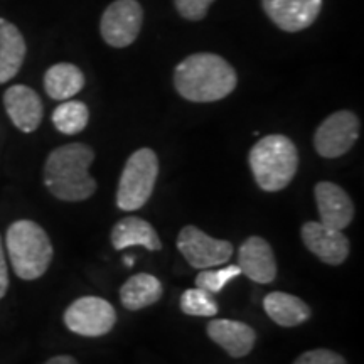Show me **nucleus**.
Masks as SVG:
<instances>
[{
  "mask_svg": "<svg viewBox=\"0 0 364 364\" xmlns=\"http://www.w3.org/2000/svg\"><path fill=\"white\" fill-rule=\"evenodd\" d=\"M359 139V120L353 112L332 113L318 125L314 135V147L326 159H338L353 149Z\"/></svg>",
  "mask_w": 364,
  "mask_h": 364,
  "instance_id": "1a4fd4ad",
  "label": "nucleus"
},
{
  "mask_svg": "<svg viewBox=\"0 0 364 364\" xmlns=\"http://www.w3.org/2000/svg\"><path fill=\"white\" fill-rule=\"evenodd\" d=\"M314 194L322 225L341 231L351 225L354 220V203L341 186L322 181L316 186Z\"/></svg>",
  "mask_w": 364,
  "mask_h": 364,
  "instance_id": "ddd939ff",
  "label": "nucleus"
},
{
  "mask_svg": "<svg viewBox=\"0 0 364 364\" xmlns=\"http://www.w3.org/2000/svg\"><path fill=\"white\" fill-rule=\"evenodd\" d=\"M7 290H9V270H7L6 253H4L2 236H0V299L6 297Z\"/></svg>",
  "mask_w": 364,
  "mask_h": 364,
  "instance_id": "a878e982",
  "label": "nucleus"
},
{
  "mask_svg": "<svg viewBox=\"0 0 364 364\" xmlns=\"http://www.w3.org/2000/svg\"><path fill=\"white\" fill-rule=\"evenodd\" d=\"M6 245L14 273L22 280H36L53 262V243L38 223L19 220L9 226Z\"/></svg>",
  "mask_w": 364,
  "mask_h": 364,
  "instance_id": "20e7f679",
  "label": "nucleus"
},
{
  "mask_svg": "<svg viewBox=\"0 0 364 364\" xmlns=\"http://www.w3.org/2000/svg\"><path fill=\"white\" fill-rule=\"evenodd\" d=\"M250 169L258 188L277 193L292 182L299 169V150L289 136L267 135L250 150Z\"/></svg>",
  "mask_w": 364,
  "mask_h": 364,
  "instance_id": "7ed1b4c3",
  "label": "nucleus"
},
{
  "mask_svg": "<svg viewBox=\"0 0 364 364\" xmlns=\"http://www.w3.org/2000/svg\"><path fill=\"white\" fill-rule=\"evenodd\" d=\"M215 0H174V6L181 17L188 21H203L206 17L208 9Z\"/></svg>",
  "mask_w": 364,
  "mask_h": 364,
  "instance_id": "b1692460",
  "label": "nucleus"
},
{
  "mask_svg": "<svg viewBox=\"0 0 364 364\" xmlns=\"http://www.w3.org/2000/svg\"><path fill=\"white\" fill-rule=\"evenodd\" d=\"M263 309L275 324L295 327L304 324L311 317V307L302 299L285 292H272L263 299Z\"/></svg>",
  "mask_w": 364,
  "mask_h": 364,
  "instance_id": "a211bd4d",
  "label": "nucleus"
},
{
  "mask_svg": "<svg viewBox=\"0 0 364 364\" xmlns=\"http://www.w3.org/2000/svg\"><path fill=\"white\" fill-rule=\"evenodd\" d=\"M181 309L188 316L213 317L218 314V302L208 290L196 287V289H189L182 294Z\"/></svg>",
  "mask_w": 364,
  "mask_h": 364,
  "instance_id": "4be33fe9",
  "label": "nucleus"
},
{
  "mask_svg": "<svg viewBox=\"0 0 364 364\" xmlns=\"http://www.w3.org/2000/svg\"><path fill=\"white\" fill-rule=\"evenodd\" d=\"M238 83L235 68L213 53L191 54L177 65L174 86L182 98L211 103L231 95Z\"/></svg>",
  "mask_w": 364,
  "mask_h": 364,
  "instance_id": "f03ea898",
  "label": "nucleus"
},
{
  "mask_svg": "<svg viewBox=\"0 0 364 364\" xmlns=\"http://www.w3.org/2000/svg\"><path fill=\"white\" fill-rule=\"evenodd\" d=\"M90 110L83 102L66 100L53 112V124L58 132L65 135H76L88 125Z\"/></svg>",
  "mask_w": 364,
  "mask_h": 364,
  "instance_id": "412c9836",
  "label": "nucleus"
},
{
  "mask_svg": "<svg viewBox=\"0 0 364 364\" xmlns=\"http://www.w3.org/2000/svg\"><path fill=\"white\" fill-rule=\"evenodd\" d=\"M4 107L12 124L24 134L39 129L44 107L39 95L26 85H14L4 93Z\"/></svg>",
  "mask_w": 364,
  "mask_h": 364,
  "instance_id": "f8f14e48",
  "label": "nucleus"
},
{
  "mask_svg": "<svg viewBox=\"0 0 364 364\" xmlns=\"http://www.w3.org/2000/svg\"><path fill=\"white\" fill-rule=\"evenodd\" d=\"M125 265H127V267H132V265H134V258L125 257Z\"/></svg>",
  "mask_w": 364,
  "mask_h": 364,
  "instance_id": "cd10ccee",
  "label": "nucleus"
},
{
  "mask_svg": "<svg viewBox=\"0 0 364 364\" xmlns=\"http://www.w3.org/2000/svg\"><path fill=\"white\" fill-rule=\"evenodd\" d=\"M177 250L198 270L225 265L233 257V245L230 241L211 238L196 226L182 228L177 236Z\"/></svg>",
  "mask_w": 364,
  "mask_h": 364,
  "instance_id": "0eeeda50",
  "label": "nucleus"
},
{
  "mask_svg": "<svg viewBox=\"0 0 364 364\" xmlns=\"http://www.w3.org/2000/svg\"><path fill=\"white\" fill-rule=\"evenodd\" d=\"M159 159L152 149H139L127 161L117 191V206L122 211H136L147 204L156 188Z\"/></svg>",
  "mask_w": 364,
  "mask_h": 364,
  "instance_id": "39448f33",
  "label": "nucleus"
},
{
  "mask_svg": "<svg viewBox=\"0 0 364 364\" xmlns=\"http://www.w3.org/2000/svg\"><path fill=\"white\" fill-rule=\"evenodd\" d=\"M302 241L309 252L327 265L338 267L349 255V240L343 231L322 225L321 221H307L302 226Z\"/></svg>",
  "mask_w": 364,
  "mask_h": 364,
  "instance_id": "9b49d317",
  "label": "nucleus"
},
{
  "mask_svg": "<svg viewBox=\"0 0 364 364\" xmlns=\"http://www.w3.org/2000/svg\"><path fill=\"white\" fill-rule=\"evenodd\" d=\"M142 22L144 12L136 0H115L103 12L100 33L112 48H127L139 38Z\"/></svg>",
  "mask_w": 364,
  "mask_h": 364,
  "instance_id": "6e6552de",
  "label": "nucleus"
},
{
  "mask_svg": "<svg viewBox=\"0 0 364 364\" xmlns=\"http://www.w3.org/2000/svg\"><path fill=\"white\" fill-rule=\"evenodd\" d=\"M85 86V75L78 66L71 63H58L44 75V90L49 98L66 102L78 95Z\"/></svg>",
  "mask_w": 364,
  "mask_h": 364,
  "instance_id": "aec40b11",
  "label": "nucleus"
},
{
  "mask_svg": "<svg viewBox=\"0 0 364 364\" xmlns=\"http://www.w3.org/2000/svg\"><path fill=\"white\" fill-rule=\"evenodd\" d=\"M93 161L95 150L86 144L54 149L44 164V186L59 201H86L97 191V181L88 172Z\"/></svg>",
  "mask_w": 364,
  "mask_h": 364,
  "instance_id": "f257e3e1",
  "label": "nucleus"
},
{
  "mask_svg": "<svg viewBox=\"0 0 364 364\" xmlns=\"http://www.w3.org/2000/svg\"><path fill=\"white\" fill-rule=\"evenodd\" d=\"M115 322V309L102 297H81L75 300L65 312L68 329L85 338H100L108 334Z\"/></svg>",
  "mask_w": 364,
  "mask_h": 364,
  "instance_id": "423d86ee",
  "label": "nucleus"
},
{
  "mask_svg": "<svg viewBox=\"0 0 364 364\" xmlns=\"http://www.w3.org/2000/svg\"><path fill=\"white\" fill-rule=\"evenodd\" d=\"M294 364H348L341 354L329 351V349H314L307 351L295 359Z\"/></svg>",
  "mask_w": 364,
  "mask_h": 364,
  "instance_id": "393cba45",
  "label": "nucleus"
},
{
  "mask_svg": "<svg viewBox=\"0 0 364 364\" xmlns=\"http://www.w3.org/2000/svg\"><path fill=\"white\" fill-rule=\"evenodd\" d=\"M112 245L115 250H125L129 247H144L149 252H161L162 243L154 226L142 218H124L113 226Z\"/></svg>",
  "mask_w": 364,
  "mask_h": 364,
  "instance_id": "dca6fc26",
  "label": "nucleus"
},
{
  "mask_svg": "<svg viewBox=\"0 0 364 364\" xmlns=\"http://www.w3.org/2000/svg\"><path fill=\"white\" fill-rule=\"evenodd\" d=\"M46 364H78V361L71 356H54Z\"/></svg>",
  "mask_w": 364,
  "mask_h": 364,
  "instance_id": "bb28decb",
  "label": "nucleus"
},
{
  "mask_svg": "<svg viewBox=\"0 0 364 364\" xmlns=\"http://www.w3.org/2000/svg\"><path fill=\"white\" fill-rule=\"evenodd\" d=\"M164 294V287L157 277L150 273H136L125 282L120 289L122 306L127 311H140L159 302Z\"/></svg>",
  "mask_w": 364,
  "mask_h": 364,
  "instance_id": "6ab92c4d",
  "label": "nucleus"
},
{
  "mask_svg": "<svg viewBox=\"0 0 364 364\" xmlns=\"http://www.w3.org/2000/svg\"><path fill=\"white\" fill-rule=\"evenodd\" d=\"M238 267L243 275L257 284H270L277 277V262L267 240L250 236L238 250Z\"/></svg>",
  "mask_w": 364,
  "mask_h": 364,
  "instance_id": "4468645a",
  "label": "nucleus"
},
{
  "mask_svg": "<svg viewBox=\"0 0 364 364\" xmlns=\"http://www.w3.org/2000/svg\"><path fill=\"white\" fill-rule=\"evenodd\" d=\"M273 24L285 33H300L317 21L322 0H262Z\"/></svg>",
  "mask_w": 364,
  "mask_h": 364,
  "instance_id": "9d476101",
  "label": "nucleus"
},
{
  "mask_svg": "<svg viewBox=\"0 0 364 364\" xmlns=\"http://www.w3.org/2000/svg\"><path fill=\"white\" fill-rule=\"evenodd\" d=\"M241 275V270L238 265H230L225 268H218V270H211L206 268L196 277V287L199 289L208 290L209 294H218L225 289L228 282H231L236 277Z\"/></svg>",
  "mask_w": 364,
  "mask_h": 364,
  "instance_id": "5701e85b",
  "label": "nucleus"
},
{
  "mask_svg": "<svg viewBox=\"0 0 364 364\" xmlns=\"http://www.w3.org/2000/svg\"><path fill=\"white\" fill-rule=\"evenodd\" d=\"M26 53V41L21 31L0 17V85L11 81L21 71Z\"/></svg>",
  "mask_w": 364,
  "mask_h": 364,
  "instance_id": "f3484780",
  "label": "nucleus"
},
{
  "mask_svg": "<svg viewBox=\"0 0 364 364\" xmlns=\"http://www.w3.org/2000/svg\"><path fill=\"white\" fill-rule=\"evenodd\" d=\"M206 332L209 339L215 341L231 358H245L253 351L257 343L253 327L230 318H215L208 324Z\"/></svg>",
  "mask_w": 364,
  "mask_h": 364,
  "instance_id": "2eb2a0df",
  "label": "nucleus"
}]
</instances>
